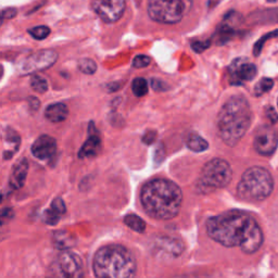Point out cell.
<instances>
[{
	"label": "cell",
	"mask_w": 278,
	"mask_h": 278,
	"mask_svg": "<svg viewBox=\"0 0 278 278\" xmlns=\"http://www.w3.org/2000/svg\"><path fill=\"white\" fill-rule=\"evenodd\" d=\"M207 234L224 247H239L252 255L262 246L263 233L254 217L241 211H229L210 217Z\"/></svg>",
	"instance_id": "6da1fadb"
},
{
	"label": "cell",
	"mask_w": 278,
	"mask_h": 278,
	"mask_svg": "<svg viewBox=\"0 0 278 278\" xmlns=\"http://www.w3.org/2000/svg\"><path fill=\"white\" fill-rule=\"evenodd\" d=\"M141 205L145 211L158 220H172L181 211L183 192L175 183L157 179L148 182L141 189Z\"/></svg>",
	"instance_id": "7a4b0ae2"
},
{
	"label": "cell",
	"mask_w": 278,
	"mask_h": 278,
	"mask_svg": "<svg viewBox=\"0 0 278 278\" xmlns=\"http://www.w3.org/2000/svg\"><path fill=\"white\" fill-rule=\"evenodd\" d=\"M251 120L252 112L248 100L242 96L231 97L217 116L220 137L226 145L236 146L249 130Z\"/></svg>",
	"instance_id": "3957f363"
},
{
	"label": "cell",
	"mask_w": 278,
	"mask_h": 278,
	"mask_svg": "<svg viewBox=\"0 0 278 278\" xmlns=\"http://www.w3.org/2000/svg\"><path fill=\"white\" fill-rule=\"evenodd\" d=\"M92 269L97 277L126 278L136 274L137 263L128 248L120 245H109L96 252Z\"/></svg>",
	"instance_id": "277c9868"
},
{
	"label": "cell",
	"mask_w": 278,
	"mask_h": 278,
	"mask_svg": "<svg viewBox=\"0 0 278 278\" xmlns=\"http://www.w3.org/2000/svg\"><path fill=\"white\" fill-rule=\"evenodd\" d=\"M274 189L271 173L261 166H252L242 174L237 186L238 196L247 201L266 199Z\"/></svg>",
	"instance_id": "5b68a950"
},
{
	"label": "cell",
	"mask_w": 278,
	"mask_h": 278,
	"mask_svg": "<svg viewBox=\"0 0 278 278\" xmlns=\"http://www.w3.org/2000/svg\"><path fill=\"white\" fill-rule=\"evenodd\" d=\"M192 7V0H148L151 19L163 24H175L184 19Z\"/></svg>",
	"instance_id": "8992f818"
},
{
	"label": "cell",
	"mask_w": 278,
	"mask_h": 278,
	"mask_svg": "<svg viewBox=\"0 0 278 278\" xmlns=\"http://www.w3.org/2000/svg\"><path fill=\"white\" fill-rule=\"evenodd\" d=\"M232 179L233 170L230 163L223 159H213L202 168L199 185L206 190H213L226 187Z\"/></svg>",
	"instance_id": "52a82bcc"
},
{
	"label": "cell",
	"mask_w": 278,
	"mask_h": 278,
	"mask_svg": "<svg viewBox=\"0 0 278 278\" xmlns=\"http://www.w3.org/2000/svg\"><path fill=\"white\" fill-rule=\"evenodd\" d=\"M58 59V55L54 50H41L24 59L19 71L23 74H32L37 71H44L53 66Z\"/></svg>",
	"instance_id": "ba28073f"
},
{
	"label": "cell",
	"mask_w": 278,
	"mask_h": 278,
	"mask_svg": "<svg viewBox=\"0 0 278 278\" xmlns=\"http://www.w3.org/2000/svg\"><path fill=\"white\" fill-rule=\"evenodd\" d=\"M92 10L106 23L119 21L125 11V0H92Z\"/></svg>",
	"instance_id": "9c48e42d"
},
{
	"label": "cell",
	"mask_w": 278,
	"mask_h": 278,
	"mask_svg": "<svg viewBox=\"0 0 278 278\" xmlns=\"http://www.w3.org/2000/svg\"><path fill=\"white\" fill-rule=\"evenodd\" d=\"M59 275L62 277L79 278L84 276L82 259L74 252L64 250L57 260Z\"/></svg>",
	"instance_id": "30bf717a"
},
{
	"label": "cell",
	"mask_w": 278,
	"mask_h": 278,
	"mask_svg": "<svg viewBox=\"0 0 278 278\" xmlns=\"http://www.w3.org/2000/svg\"><path fill=\"white\" fill-rule=\"evenodd\" d=\"M278 146V135L275 130L269 126L260 128L254 139V147L259 155L265 157L272 156Z\"/></svg>",
	"instance_id": "8fae6325"
},
{
	"label": "cell",
	"mask_w": 278,
	"mask_h": 278,
	"mask_svg": "<svg viewBox=\"0 0 278 278\" xmlns=\"http://www.w3.org/2000/svg\"><path fill=\"white\" fill-rule=\"evenodd\" d=\"M257 73V66L243 58L236 59L230 66L231 83L233 85H242L252 81L256 78Z\"/></svg>",
	"instance_id": "7c38bea8"
},
{
	"label": "cell",
	"mask_w": 278,
	"mask_h": 278,
	"mask_svg": "<svg viewBox=\"0 0 278 278\" xmlns=\"http://www.w3.org/2000/svg\"><path fill=\"white\" fill-rule=\"evenodd\" d=\"M31 151L33 156L39 160H49L55 157L57 153V142L55 138L48 135H43L32 145Z\"/></svg>",
	"instance_id": "4fadbf2b"
},
{
	"label": "cell",
	"mask_w": 278,
	"mask_h": 278,
	"mask_svg": "<svg viewBox=\"0 0 278 278\" xmlns=\"http://www.w3.org/2000/svg\"><path fill=\"white\" fill-rule=\"evenodd\" d=\"M91 124L89 125V135L88 138L85 141L80 150L79 153V158L84 159V158H91V157H96L99 151L101 149V139L99 134L96 129L91 130Z\"/></svg>",
	"instance_id": "5bb4252c"
},
{
	"label": "cell",
	"mask_w": 278,
	"mask_h": 278,
	"mask_svg": "<svg viewBox=\"0 0 278 278\" xmlns=\"http://www.w3.org/2000/svg\"><path fill=\"white\" fill-rule=\"evenodd\" d=\"M66 211V207L64 201L61 198H56L52 206L48 210H46L44 215H43V220L46 224L49 225H56L58 222L60 221L61 216L65 213Z\"/></svg>",
	"instance_id": "9a60e30c"
},
{
	"label": "cell",
	"mask_w": 278,
	"mask_h": 278,
	"mask_svg": "<svg viewBox=\"0 0 278 278\" xmlns=\"http://www.w3.org/2000/svg\"><path fill=\"white\" fill-rule=\"evenodd\" d=\"M28 171H29V162L27 159H22L20 162L15 164V166L13 167L10 181H9L10 186L13 189H19L23 186L25 180H27Z\"/></svg>",
	"instance_id": "2e32d148"
},
{
	"label": "cell",
	"mask_w": 278,
	"mask_h": 278,
	"mask_svg": "<svg viewBox=\"0 0 278 278\" xmlns=\"http://www.w3.org/2000/svg\"><path fill=\"white\" fill-rule=\"evenodd\" d=\"M46 119L53 123H60L66 120L69 116V109L61 103L49 105L45 110Z\"/></svg>",
	"instance_id": "e0dca14e"
},
{
	"label": "cell",
	"mask_w": 278,
	"mask_h": 278,
	"mask_svg": "<svg viewBox=\"0 0 278 278\" xmlns=\"http://www.w3.org/2000/svg\"><path fill=\"white\" fill-rule=\"evenodd\" d=\"M5 142H6V148H7L4 153L5 159H10L15 151L19 149V145H20L19 135L14 133L12 130H8L6 132Z\"/></svg>",
	"instance_id": "ac0fdd59"
},
{
	"label": "cell",
	"mask_w": 278,
	"mask_h": 278,
	"mask_svg": "<svg viewBox=\"0 0 278 278\" xmlns=\"http://www.w3.org/2000/svg\"><path fill=\"white\" fill-rule=\"evenodd\" d=\"M54 245L59 250H69L71 247L74 246V238L73 236L66 232H56L53 236Z\"/></svg>",
	"instance_id": "d6986e66"
},
{
	"label": "cell",
	"mask_w": 278,
	"mask_h": 278,
	"mask_svg": "<svg viewBox=\"0 0 278 278\" xmlns=\"http://www.w3.org/2000/svg\"><path fill=\"white\" fill-rule=\"evenodd\" d=\"M186 145L188 149L193 151V153H204V151L209 148L208 141L205 138H202L200 135L195 133L188 135L186 139Z\"/></svg>",
	"instance_id": "ffe728a7"
},
{
	"label": "cell",
	"mask_w": 278,
	"mask_h": 278,
	"mask_svg": "<svg viewBox=\"0 0 278 278\" xmlns=\"http://www.w3.org/2000/svg\"><path fill=\"white\" fill-rule=\"evenodd\" d=\"M124 223L126 226L130 227L131 230L137 233H144L146 231V223L136 214H129L124 218Z\"/></svg>",
	"instance_id": "44dd1931"
},
{
	"label": "cell",
	"mask_w": 278,
	"mask_h": 278,
	"mask_svg": "<svg viewBox=\"0 0 278 278\" xmlns=\"http://www.w3.org/2000/svg\"><path fill=\"white\" fill-rule=\"evenodd\" d=\"M132 90L137 97L146 96L148 94V82L142 78L135 79L132 84Z\"/></svg>",
	"instance_id": "7402d4cb"
},
{
	"label": "cell",
	"mask_w": 278,
	"mask_h": 278,
	"mask_svg": "<svg viewBox=\"0 0 278 278\" xmlns=\"http://www.w3.org/2000/svg\"><path fill=\"white\" fill-rule=\"evenodd\" d=\"M31 87L38 94H44L48 90V82L46 79L39 77V75H34L31 79Z\"/></svg>",
	"instance_id": "603a6c76"
},
{
	"label": "cell",
	"mask_w": 278,
	"mask_h": 278,
	"mask_svg": "<svg viewBox=\"0 0 278 278\" xmlns=\"http://www.w3.org/2000/svg\"><path fill=\"white\" fill-rule=\"evenodd\" d=\"M274 85V81L272 79H268V78H263L262 80H260L258 82V84L255 87V95L260 97L262 96L263 94H265V92L269 91L272 89Z\"/></svg>",
	"instance_id": "cb8c5ba5"
},
{
	"label": "cell",
	"mask_w": 278,
	"mask_h": 278,
	"mask_svg": "<svg viewBox=\"0 0 278 278\" xmlns=\"http://www.w3.org/2000/svg\"><path fill=\"white\" fill-rule=\"evenodd\" d=\"M78 66L82 73L87 75L94 74L97 71V64L94 60H91V59H82V60H80Z\"/></svg>",
	"instance_id": "d4e9b609"
},
{
	"label": "cell",
	"mask_w": 278,
	"mask_h": 278,
	"mask_svg": "<svg viewBox=\"0 0 278 278\" xmlns=\"http://www.w3.org/2000/svg\"><path fill=\"white\" fill-rule=\"evenodd\" d=\"M29 33L33 38L37 40H43L49 36L50 29L48 27H45V25H39V27L30 29Z\"/></svg>",
	"instance_id": "484cf974"
},
{
	"label": "cell",
	"mask_w": 278,
	"mask_h": 278,
	"mask_svg": "<svg viewBox=\"0 0 278 278\" xmlns=\"http://www.w3.org/2000/svg\"><path fill=\"white\" fill-rule=\"evenodd\" d=\"M276 36H278V30H275L274 32H269V33L265 34L264 36L261 37V38L257 41L256 45H255V47H254V55H255V56H259V55L261 54V52H262V48H263V46H264V44L266 43V41H267L268 39L273 38V37H276Z\"/></svg>",
	"instance_id": "4316f807"
},
{
	"label": "cell",
	"mask_w": 278,
	"mask_h": 278,
	"mask_svg": "<svg viewBox=\"0 0 278 278\" xmlns=\"http://www.w3.org/2000/svg\"><path fill=\"white\" fill-rule=\"evenodd\" d=\"M150 64V58L144 55H139L133 60V66L137 67V69H142Z\"/></svg>",
	"instance_id": "83f0119b"
},
{
	"label": "cell",
	"mask_w": 278,
	"mask_h": 278,
	"mask_svg": "<svg viewBox=\"0 0 278 278\" xmlns=\"http://www.w3.org/2000/svg\"><path fill=\"white\" fill-rule=\"evenodd\" d=\"M209 46H210V41H206V43H204V41H198V43L192 44V49L195 50L196 53H202L205 52Z\"/></svg>",
	"instance_id": "f1b7e54d"
},
{
	"label": "cell",
	"mask_w": 278,
	"mask_h": 278,
	"mask_svg": "<svg viewBox=\"0 0 278 278\" xmlns=\"http://www.w3.org/2000/svg\"><path fill=\"white\" fill-rule=\"evenodd\" d=\"M265 113H266V116H267V119L271 121L272 123H276L278 121V115L277 113L275 112L274 110V108L272 107H267L265 109Z\"/></svg>",
	"instance_id": "f546056e"
},
{
	"label": "cell",
	"mask_w": 278,
	"mask_h": 278,
	"mask_svg": "<svg viewBox=\"0 0 278 278\" xmlns=\"http://www.w3.org/2000/svg\"><path fill=\"white\" fill-rule=\"evenodd\" d=\"M16 15V10L12 9V8H8L3 11V19H12Z\"/></svg>",
	"instance_id": "4dcf8cb0"
},
{
	"label": "cell",
	"mask_w": 278,
	"mask_h": 278,
	"mask_svg": "<svg viewBox=\"0 0 278 278\" xmlns=\"http://www.w3.org/2000/svg\"><path fill=\"white\" fill-rule=\"evenodd\" d=\"M151 84H153V87L155 90H164L165 88V84L162 83L161 81L159 80H153L151 81Z\"/></svg>",
	"instance_id": "1f68e13d"
},
{
	"label": "cell",
	"mask_w": 278,
	"mask_h": 278,
	"mask_svg": "<svg viewBox=\"0 0 278 278\" xmlns=\"http://www.w3.org/2000/svg\"><path fill=\"white\" fill-rule=\"evenodd\" d=\"M8 216H10V217L13 216V211L11 209H5L3 211V218H6Z\"/></svg>",
	"instance_id": "d6a6232c"
},
{
	"label": "cell",
	"mask_w": 278,
	"mask_h": 278,
	"mask_svg": "<svg viewBox=\"0 0 278 278\" xmlns=\"http://www.w3.org/2000/svg\"><path fill=\"white\" fill-rule=\"evenodd\" d=\"M268 3H275V2H278V0H267Z\"/></svg>",
	"instance_id": "836d02e7"
}]
</instances>
